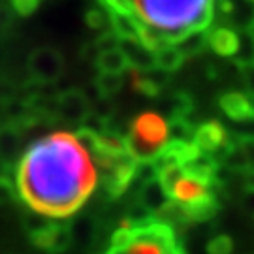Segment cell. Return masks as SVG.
I'll return each instance as SVG.
<instances>
[{
    "label": "cell",
    "instance_id": "cell-4",
    "mask_svg": "<svg viewBox=\"0 0 254 254\" xmlns=\"http://www.w3.org/2000/svg\"><path fill=\"white\" fill-rule=\"evenodd\" d=\"M166 137V127L156 115H143L132 130V156L136 153H158Z\"/></svg>",
    "mask_w": 254,
    "mask_h": 254
},
{
    "label": "cell",
    "instance_id": "cell-3",
    "mask_svg": "<svg viewBox=\"0 0 254 254\" xmlns=\"http://www.w3.org/2000/svg\"><path fill=\"white\" fill-rule=\"evenodd\" d=\"M104 254H185V251L168 224L145 220L117 230Z\"/></svg>",
    "mask_w": 254,
    "mask_h": 254
},
{
    "label": "cell",
    "instance_id": "cell-2",
    "mask_svg": "<svg viewBox=\"0 0 254 254\" xmlns=\"http://www.w3.org/2000/svg\"><path fill=\"white\" fill-rule=\"evenodd\" d=\"M119 27L153 53L183 46L205 32L217 0H104Z\"/></svg>",
    "mask_w": 254,
    "mask_h": 254
},
{
    "label": "cell",
    "instance_id": "cell-1",
    "mask_svg": "<svg viewBox=\"0 0 254 254\" xmlns=\"http://www.w3.org/2000/svg\"><path fill=\"white\" fill-rule=\"evenodd\" d=\"M15 185L38 215L64 218L91 198L98 185V166L81 137L55 132L34 141L21 156Z\"/></svg>",
    "mask_w": 254,
    "mask_h": 254
}]
</instances>
